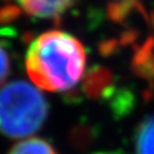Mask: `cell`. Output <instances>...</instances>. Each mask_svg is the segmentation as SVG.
Instances as JSON below:
<instances>
[{"instance_id": "obj_1", "label": "cell", "mask_w": 154, "mask_h": 154, "mask_svg": "<svg viewBox=\"0 0 154 154\" xmlns=\"http://www.w3.org/2000/svg\"><path fill=\"white\" fill-rule=\"evenodd\" d=\"M86 51L75 36L48 31L33 40L26 53V71L37 88L53 93L69 91L80 82Z\"/></svg>"}, {"instance_id": "obj_2", "label": "cell", "mask_w": 154, "mask_h": 154, "mask_svg": "<svg viewBox=\"0 0 154 154\" xmlns=\"http://www.w3.org/2000/svg\"><path fill=\"white\" fill-rule=\"evenodd\" d=\"M48 113V100L36 86L16 80L0 88V134L27 137L41 128Z\"/></svg>"}, {"instance_id": "obj_3", "label": "cell", "mask_w": 154, "mask_h": 154, "mask_svg": "<svg viewBox=\"0 0 154 154\" xmlns=\"http://www.w3.org/2000/svg\"><path fill=\"white\" fill-rule=\"evenodd\" d=\"M28 16L36 18H58L72 7L75 0H13Z\"/></svg>"}, {"instance_id": "obj_4", "label": "cell", "mask_w": 154, "mask_h": 154, "mask_svg": "<svg viewBox=\"0 0 154 154\" xmlns=\"http://www.w3.org/2000/svg\"><path fill=\"white\" fill-rule=\"evenodd\" d=\"M136 154H154V113L140 122L135 132Z\"/></svg>"}, {"instance_id": "obj_5", "label": "cell", "mask_w": 154, "mask_h": 154, "mask_svg": "<svg viewBox=\"0 0 154 154\" xmlns=\"http://www.w3.org/2000/svg\"><path fill=\"white\" fill-rule=\"evenodd\" d=\"M8 154H58L54 146L44 139H26L16 144Z\"/></svg>"}, {"instance_id": "obj_6", "label": "cell", "mask_w": 154, "mask_h": 154, "mask_svg": "<svg viewBox=\"0 0 154 154\" xmlns=\"http://www.w3.org/2000/svg\"><path fill=\"white\" fill-rule=\"evenodd\" d=\"M11 72V57H9L7 49L0 44V85L7 80Z\"/></svg>"}, {"instance_id": "obj_7", "label": "cell", "mask_w": 154, "mask_h": 154, "mask_svg": "<svg viewBox=\"0 0 154 154\" xmlns=\"http://www.w3.org/2000/svg\"><path fill=\"white\" fill-rule=\"evenodd\" d=\"M95 154H125L121 152H103V153H95Z\"/></svg>"}]
</instances>
